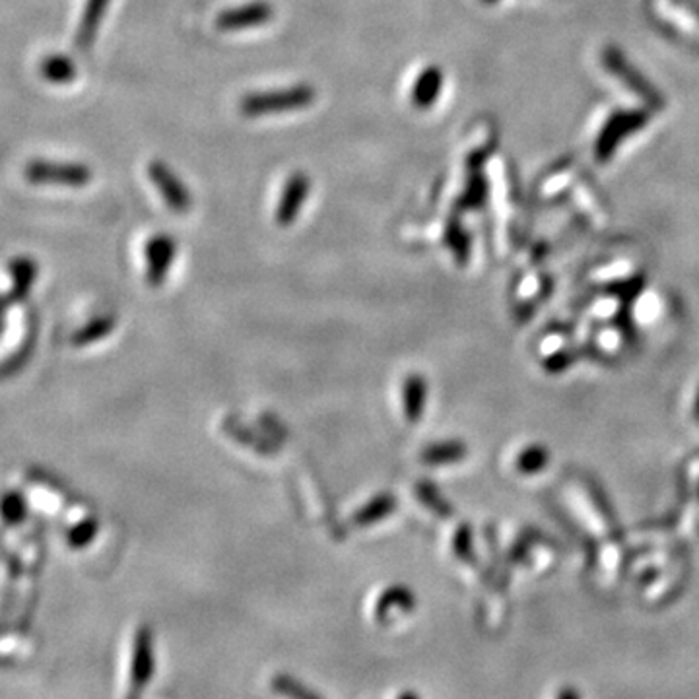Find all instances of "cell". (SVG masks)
I'll return each mask as SVG.
<instances>
[{
    "mask_svg": "<svg viewBox=\"0 0 699 699\" xmlns=\"http://www.w3.org/2000/svg\"><path fill=\"white\" fill-rule=\"evenodd\" d=\"M177 255V245L175 239L165 234H157V236L150 237L148 244H146V278H148L150 286H162L167 278V273L172 268L173 260Z\"/></svg>",
    "mask_w": 699,
    "mask_h": 699,
    "instance_id": "6",
    "label": "cell"
},
{
    "mask_svg": "<svg viewBox=\"0 0 699 699\" xmlns=\"http://www.w3.org/2000/svg\"><path fill=\"white\" fill-rule=\"evenodd\" d=\"M309 191H311V182L306 173L298 172L290 175V179L284 185L282 195L275 210V220L280 228H288L298 220L299 213L309 197Z\"/></svg>",
    "mask_w": 699,
    "mask_h": 699,
    "instance_id": "5",
    "label": "cell"
},
{
    "mask_svg": "<svg viewBox=\"0 0 699 699\" xmlns=\"http://www.w3.org/2000/svg\"><path fill=\"white\" fill-rule=\"evenodd\" d=\"M276 10L268 0H253L241 7L224 10L216 18V28L220 32H241L247 28H259L275 20Z\"/></svg>",
    "mask_w": 699,
    "mask_h": 699,
    "instance_id": "4",
    "label": "cell"
},
{
    "mask_svg": "<svg viewBox=\"0 0 699 699\" xmlns=\"http://www.w3.org/2000/svg\"><path fill=\"white\" fill-rule=\"evenodd\" d=\"M148 177L169 210L177 214L189 213L193 208V195L187 185L164 162H152L148 165Z\"/></svg>",
    "mask_w": 699,
    "mask_h": 699,
    "instance_id": "3",
    "label": "cell"
},
{
    "mask_svg": "<svg viewBox=\"0 0 699 699\" xmlns=\"http://www.w3.org/2000/svg\"><path fill=\"white\" fill-rule=\"evenodd\" d=\"M25 179L35 185L55 183L84 187L92 182V169L84 164H56V162H30L24 169Z\"/></svg>",
    "mask_w": 699,
    "mask_h": 699,
    "instance_id": "2",
    "label": "cell"
},
{
    "mask_svg": "<svg viewBox=\"0 0 699 699\" xmlns=\"http://www.w3.org/2000/svg\"><path fill=\"white\" fill-rule=\"evenodd\" d=\"M315 100H317V92H315L313 86L296 84V86L282 88V90L245 95L244 100L239 102V111L244 117H268V115L306 110L309 105H313Z\"/></svg>",
    "mask_w": 699,
    "mask_h": 699,
    "instance_id": "1",
    "label": "cell"
},
{
    "mask_svg": "<svg viewBox=\"0 0 699 699\" xmlns=\"http://www.w3.org/2000/svg\"><path fill=\"white\" fill-rule=\"evenodd\" d=\"M441 86H443V74L438 66H428L425 71L420 72L410 94L414 107L430 110L440 97Z\"/></svg>",
    "mask_w": 699,
    "mask_h": 699,
    "instance_id": "7",
    "label": "cell"
},
{
    "mask_svg": "<svg viewBox=\"0 0 699 699\" xmlns=\"http://www.w3.org/2000/svg\"><path fill=\"white\" fill-rule=\"evenodd\" d=\"M41 76L53 84H71L76 80L79 69L69 56L51 55L41 63Z\"/></svg>",
    "mask_w": 699,
    "mask_h": 699,
    "instance_id": "8",
    "label": "cell"
},
{
    "mask_svg": "<svg viewBox=\"0 0 699 699\" xmlns=\"http://www.w3.org/2000/svg\"><path fill=\"white\" fill-rule=\"evenodd\" d=\"M107 4H110V0H88L79 32V41L82 49L90 48V43L94 41L97 28L102 24L103 14L107 10Z\"/></svg>",
    "mask_w": 699,
    "mask_h": 699,
    "instance_id": "9",
    "label": "cell"
}]
</instances>
